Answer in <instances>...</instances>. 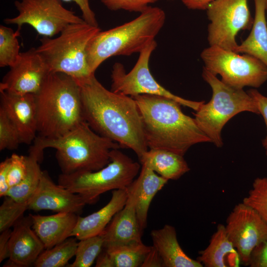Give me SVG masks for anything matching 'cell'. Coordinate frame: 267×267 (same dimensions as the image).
I'll use <instances>...</instances> for the list:
<instances>
[{"label":"cell","instance_id":"74e56055","mask_svg":"<svg viewBox=\"0 0 267 267\" xmlns=\"http://www.w3.org/2000/svg\"><path fill=\"white\" fill-rule=\"evenodd\" d=\"M65 2H74L79 7L82 13V18L88 24L98 27L94 12L91 9L89 0H61Z\"/></svg>","mask_w":267,"mask_h":267},{"label":"cell","instance_id":"83f0119b","mask_svg":"<svg viewBox=\"0 0 267 267\" xmlns=\"http://www.w3.org/2000/svg\"><path fill=\"white\" fill-rule=\"evenodd\" d=\"M70 237L51 248L44 250L35 262V267H67L69 261L75 256L78 242Z\"/></svg>","mask_w":267,"mask_h":267},{"label":"cell","instance_id":"60d3db41","mask_svg":"<svg viewBox=\"0 0 267 267\" xmlns=\"http://www.w3.org/2000/svg\"><path fill=\"white\" fill-rule=\"evenodd\" d=\"M162 267V259L156 249L152 246L151 249L148 253L143 263L142 267Z\"/></svg>","mask_w":267,"mask_h":267},{"label":"cell","instance_id":"8fae6325","mask_svg":"<svg viewBox=\"0 0 267 267\" xmlns=\"http://www.w3.org/2000/svg\"><path fill=\"white\" fill-rule=\"evenodd\" d=\"M17 16L6 18V24H15L20 33L22 26L28 24L40 35L52 38L70 24L85 20L65 8L61 0H21L14 2Z\"/></svg>","mask_w":267,"mask_h":267},{"label":"cell","instance_id":"d6986e66","mask_svg":"<svg viewBox=\"0 0 267 267\" xmlns=\"http://www.w3.org/2000/svg\"><path fill=\"white\" fill-rule=\"evenodd\" d=\"M137 178L127 188L128 195L134 200L137 218L143 232L147 225L148 212L150 203L157 193L168 180L157 175L145 165H141Z\"/></svg>","mask_w":267,"mask_h":267},{"label":"cell","instance_id":"ac0fdd59","mask_svg":"<svg viewBox=\"0 0 267 267\" xmlns=\"http://www.w3.org/2000/svg\"><path fill=\"white\" fill-rule=\"evenodd\" d=\"M142 233L134 201L128 195L125 206L116 214L101 233L104 239L103 249L142 242Z\"/></svg>","mask_w":267,"mask_h":267},{"label":"cell","instance_id":"f35d334b","mask_svg":"<svg viewBox=\"0 0 267 267\" xmlns=\"http://www.w3.org/2000/svg\"><path fill=\"white\" fill-rule=\"evenodd\" d=\"M10 158L7 157L0 164V197H5L9 190L7 174L10 166Z\"/></svg>","mask_w":267,"mask_h":267},{"label":"cell","instance_id":"6da1fadb","mask_svg":"<svg viewBox=\"0 0 267 267\" xmlns=\"http://www.w3.org/2000/svg\"><path fill=\"white\" fill-rule=\"evenodd\" d=\"M85 121L97 134L133 150L140 160L148 150L134 99L108 90L94 74L79 83Z\"/></svg>","mask_w":267,"mask_h":267},{"label":"cell","instance_id":"3957f363","mask_svg":"<svg viewBox=\"0 0 267 267\" xmlns=\"http://www.w3.org/2000/svg\"><path fill=\"white\" fill-rule=\"evenodd\" d=\"M38 136L57 138L85 121L79 83L60 72H50L35 94Z\"/></svg>","mask_w":267,"mask_h":267},{"label":"cell","instance_id":"7c38bea8","mask_svg":"<svg viewBox=\"0 0 267 267\" xmlns=\"http://www.w3.org/2000/svg\"><path fill=\"white\" fill-rule=\"evenodd\" d=\"M247 1L214 0L209 4L206 10L210 21L207 37L210 45L235 51L238 32L251 29L253 24Z\"/></svg>","mask_w":267,"mask_h":267},{"label":"cell","instance_id":"52a82bcc","mask_svg":"<svg viewBox=\"0 0 267 267\" xmlns=\"http://www.w3.org/2000/svg\"><path fill=\"white\" fill-rule=\"evenodd\" d=\"M202 77L211 87L210 101L204 102L194 113L199 128L217 147L223 143L222 131L226 123L235 115L244 111L260 114L251 95L243 89L229 86L203 67Z\"/></svg>","mask_w":267,"mask_h":267},{"label":"cell","instance_id":"d6a6232c","mask_svg":"<svg viewBox=\"0 0 267 267\" xmlns=\"http://www.w3.org/2000/svg\"><path fill=\"white\" fill-rule=\"evenodd\" d=\"M21 143L17 129L3 110L0 108V150H15Z\"/></svg>","mask_w":267,"mask_h":267},{"label":"cell","instance_id":"5b68a950","mask_svg":"<svg viewBox=\"0 0 267 267\" xmlns=\"http://www.w3.org/2000/svg\"><path fill=\"white\" fill-rule=\"evenodd\" d=\"M166 20L164 11L148 6L134 20L112 29L100 30L91 39L87 48V59L91 73L114 56L140 53L155 38Z\"/></svg>","mask_w":267,"mask_h":267},{"label":"cell","instance_id":"b9f144b4","mask_svg":"<svg viewBox=\"0 0 267 267\" xmlns=\"http://www.w3.org/2000/svg\"><path fill=\"white\" fill-rule=\"evenodd\" d=\"M188 9L206 10L209 4L214 0H181Z\"/></svg>","mask_w":267,"mask_h":267},{"label":"cell","instance_id":"ba28073f","mask_svg":"<svg viewBox=\"0 0 267 267\" xmlns=\"http://www.w3.org/2000/svg\"><path fill=\"white\" fill-rule=\"evenodd\" d=\"M140 165L120 151H110V162L102 169L92 172L61 174L58 183L70 191L83 196L89 204L97 202L100 195L110 190L127 188L134 181Z\"/></svg>","mask_w":267,"mask_h":267},{"label":"cell","instance_id":"cb8c5ba5","mask_svg":"<svg viewBox=\"0 0 267 267\" xmlns=\"http://www.w3.org/2000/svg\"><path fill=\"white\" fill-rule=\"evenodd\" d=\"M255 12L250 34L235 52L252 55L267 66V0H254Z\"/></svg>","mask_w":267,"mask_h":267},{"label":"cell","instance_id":"d590c367","mask_svg":"<svg viewBox=\"0 0 267 267\" xmlns=\"http://www.w3.org/2000/svg\"><path fill=\"white\" fill-rule=\"evenodd\" d=\"M247 266L267 267V240L261 243L252 251Z\"/></svg>","mask_w":267,"mask_h":267},{"label":"cell","instance_id":"8992f818","mask_svg":"<svg viewBox=\"0 0 267 267\" xmlns=\"http://www.w3.org/2000/svg\"><path fill=\"white\" fill-rule=\"evenodd\" d=\"M100 29L85 21L71 24L56 38L43 37L37 51L47 64L50 72L66 74L77 81L84 82L94 73L87 59V48Z\"/></svg>","mask_w":267,"mask_h":267},{"label":"cell","instance_id":"603a6c76","mask_svg":"<svg viewBox=\"0 0 267 267\" xmlns=\"http://www.w3.org/2000/svg\"><path fill=\"white\" fill-rule=\"evenodd\" d=\"M197 260L206 267H238L240 256L226 233L225 225L219 224L209 244L200 252Z\"/></svg>","mask_w":267,"mask_h":267},{"label":"cell","instance_id":"836d02e7","mask_svg":"<svg viewBox=\"0 0 267 267\" xmlns=\"http://www.w3.org/2000/svg\"><path fill=\"white\" fill-rule=\"evenodd\" d=\"M10 158L7 179L9 188L18 184L25 178L28 166V156L13 154Z\"/></svg>","mask_w":267,"mask_h":267},{"label":"cell","instance_id":"7402d4cb","mask_svg":"<svg viewBox=\"0 0 267 267\" xmlns=\"http://www.w3.org/2000/svg\"><path fill=\"white\" fill-rule=\"evenodd\" d=\"M153 246L159 253L163 267H202L198 261L188 256L180 247L175 227L166 224L151 232Z\"/></svg>","mask_w":267,"mask_h":267},{"label":"cell","instance_id":"d4e9b609","mask_svg":"<svg viewBox=\"0 0 267 267\" xmlns=\"http://www.w3.org/2000/svg\"><path fill=\"white\" fill-rule=\"evenodd\" d=\"M167 180H176L190 170L183 156L163 149H149L139 160Z\"/></svg>","mask_w":267,"mask_h":267},{"label":"cell","instance_id":"484cf974","mask_svg":"<svg viewBox=\"0 0 267 267\" xmlns=\"http://www.w3.org/2000/svg\"><path fill=\"white\" fill-rule=\"evenodd\" d=\"M151 247L142 242L109 249H103L96 259L95 267H142Z\"/></svg>","mask_w":267,"mask_h":267},{"label":"cell","instance_id":"9c48e42d","mask_svg":"<svg viewBox=\"0 0 267 267\" xmlns=\"http://www.w3.org/2000/svg\"><path fill=\"white\" fill-rule=\"evenodd\" d=\"M204 67L232 87L259 88L267 81V66L257 58L240 54L215 45H209L200 54Z\"/></svg>","mask_w":267,"mask_h":267},{"label":"cell","instance_id":"4dcf8cb0","mask_svg":"<svg viewBox=\"0 0 267 267\" xmlns=\"http://www.w3.org/2000/svg\"><path fill=\"white\" fill-rule=\"evenodd\" d=\"M242 203L254 210L267 223V178H257Z\"/></svg>","mask_w":267,"mask_h":267},{"label":"cell","instance_id":"1f68e13d","mask_svg":"<svg viewBox=\"0 0 267 267\" xmlns=\"http://www.w3.org/2000/svg\"><path fill=\"white\" fill-rule=\"evenodd\" d=\"M4 197L0 206V232L13 227L28 210V201L18 202L9 196Z\"/></svg>","mask_w":267,"mask_h":267},{"label":"cell","instance_id":"ab89813d","mask_svg":"<svg viewBox=\"0 0 267 267\" xmlns=\"http://www.w3.org/2000/svg\"><path fill=\"white\" fill-rule=\"evenodd\" d=\"M12 230L7 229L0 232V263L9 258V240Z\"/></svg>","mask_w":267,"mask_h":267},{"label":"cell","instance_id":"7bdbcfd3","mask_svg":"<svg viewBox=\"0 0 267 267\" xmlns=\"http://www.w3.org/2000/svg\"><path fill=\"white\" fill-rule=\"evenodd\" d=\"M266 149V155H267V148H265Z\"/></svg>","mask_w":267,"mask_h":267},{"label":"cell","instance_id":"8d00e7d4","mask_svg":"<svg viewBox=\"0 0 267 267\" xmlns=\"http://www.w3.org/2000/svg\"><path fill=\"white\" fill-rule=\"evenodd\" d=\"M247 92L254 99L259 114H261L263 117L267 131V97L264 96L255 89H251L247 91ZM262 144L265 148H267V132L265 138L263 140Z\"/></svg>","mask_w":267,"mask_h":267},{"label":"cell","instance_id":"e0dca14e","mask_svg":"<svg viewBox=\"0 0 267 267\" xmlns=\"http://www.w3.org/2000/svg\"><path fill=\"white\" fill-rule=\"evenodd\" d=\"M30 214L23 216L13 226L9 240L8 260L3 267H27L33 265L45 249L32 228Z\"/></svg>","mask_w":267,"mask_h":267},{"label":"cell","instance_id":"4316f807","mask_svg":"<svg viewBox=\"0 0 267 267\" xmlns=\"http://www.w3.org/2000/svg\"><path fill=\"white\" fill-rule=\"evenodd\" d=\"M43 154L31 146L28 156V166L25 178L18 184L9 188L6 196L18 202L28 201L37 189L43 171L39 163Z\"/></svg>","mask_w":267,"mask_h":267},{"label":"cell","instance_id":"4fadbf2b","mask_svg":"<svg viewBox=\"0 0 267 267\" xmlns=\"http://www.w3.org/2000/svg\"><path fill=\"white\" fill-rule=\"evenodd\" d=\"M225 227L241 263L247 266L252 251L267 240V223L254 210L241 203L229 215Z\"/></svg>","mask_w":267,"mask_h":267},{"label":"cell","instance_id":"f546056e","mask_svg":"<svg viewBox=\"0 0 267 267\" xmlns=\"http://www.w3.org/2000/svg\"><path fill=\"white\" fill-rule=\"evenodd\" d=\"M20 33L11 28L0 26V67H11L18 59L20 52L17 39Z\"/></svg>","mask_w":267,"mask_h":267},{"label":"cell","instance_id":"ffe728a7","mask_svg":"<svg viewBox=\"0 0 267 267\" xmlns=\"http://www.w3.org/2000/svg\"><path fill=\"white\" fill-rule=\"evenodd\" d=\"M128 196L127 188L112 190L110 200L103 207L87 216H79L71 237L80 240L101 234L116 214L125 206Z\"/></svg>","mask_w":267,"mask_h":267},{"label":"cell","instance_id":"7a4b0ae2","mask_svg":"<svg viewBox=\"0 0 267 267\" xmlns=\"http://www.w3.org/2000/svg\"><path fill=\"white\" fill-rule=\"evenodd\" d=\"M132 97L138 106L150 149L166 150L183 156L191 146L211 142L194 118L182 112L178 102L151 94Z\"/></svg>","mask_w":267,"mask_h":267},{"label":"cell","instance_id":"e575fe53","mask_svg":"<svg viewBox=\"0 0 267 267\" xmlns=\"http://www.w3.org/2000/svg\"><path fill=\"white\" fill-rule=\"evenodd\" d=\"M159 0H100L109 10H124L130 12L141 13L149 6Z\"/></svg>","mask_w":267,"mask_h":267},{"label":"cell","instance_id":"5bb4252c","mask_svg":"<svg viewBox=\"0 0 267 267\" xmlns=\"http://www.w3.org/2000/svg\"><path fill=\"white\" fill-rule=\"evenodd\" d=\"M49 73L47 64L36 48H31L20 52L0 82V91L13 94H35Z\"/></svg>","mask_w":267,"mask_h":267},{"label":"cell","instance_id":"2e32d148","mask_svg":"<svg viewBox=\"0 0 267 267\" xmlns=\"http://www.w3.org/2000/svg\"><path fill=\"white\" fill-rule=\"evenodd\" d=\"M0 92V108L3 110L17 129L22 143L31 144L37 134L35 94H13L3 91Z\"/></svg>","mask_w":267,"mask_h":267},{"label":"cell","instance_id":"9a60e30c","mask_svg":"<svg viewBox=\"0 0 267 267\" xmlns=\"http://www.w3.org/2000/svg\"><path fill=\"white\" fill-rule=\"evenodd\" d=\"M86 204L88 201L83 196L56 184L44 171L37 189L28 201V210L78 214Z\"/></svg>","mask_w":267,"mask_h":267},{"label":"cell","instance_id":"f1b7e54d","mask_svg":"<svg viewBox=\"0 0 267 267\" xmlns=\"http://www.w3.org/2000/svg\"><path fill=\"white\" fill-rule=\"evenodd\" d=\"M103 244L104 239L101 234L80 240L78 242L75 261L67 267H90L102 251Z\"/></svg>","mask_w":267,"mask_h":267},{"label":"cell","instance_id":"30bf717a","mask_svg":"<svg viewBox=\"0 0 267 267\" xmlns=\"http://www.w3.org/2000/svg\"><path fill=\"white\" fill-rule=\"evenodd\" d=\"M156 47L157 43L154 40L144 48L129 73H127L123 64L115 63L111 72V90L131 97L140 94L162 96L197 111L204 101H192L176 95L159 84L152 75L149 66V60Z\"/></svg>","mask_w":267,"mask_h":267},{"label":"cell","instance_id":"44dd1931","mask_svg":"<svg viewBox=\"0 0 267 267\" xmlns=\"http://www.w3.org/2000/svg\"><path fill=\"white\" fill-rule=\"evenodd\" d=\"M30 215L32 228L45 249L51 248L70 237L79 217L74 213H57L50 216Z\"/></svg>","mask_w":267,"mask_h":267},{"label":"cell","instance_id":"277c9868","mask_svg":"<svg viewBox=\"0 0 267 267\" xmlns=\"http://www.w3.org/2000/svg\"><path fill=\"white\" fill-rule=\"evenodd\" d=\"M32 146L44 153L47 148L56 149L61 174L99 170L110 162V151L120 145L95 132L86 121L57 138L37 136Z\"/></svg>","mask_w":267,"mask_h":267}]
</instances>
